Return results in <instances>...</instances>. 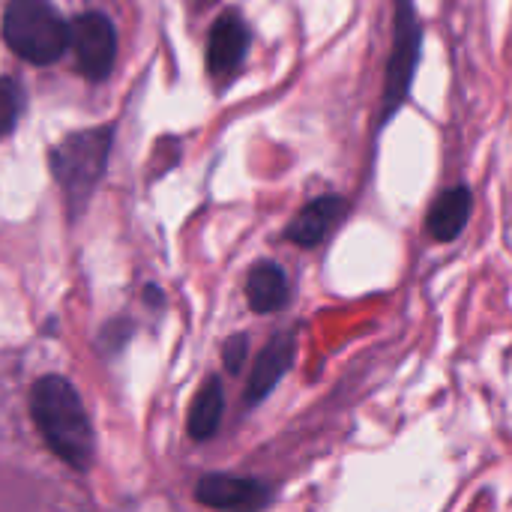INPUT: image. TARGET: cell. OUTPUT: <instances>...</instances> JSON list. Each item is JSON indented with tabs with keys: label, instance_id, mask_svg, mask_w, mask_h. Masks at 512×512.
<instances>
[{
	"label": "cell",
	"instance_id": "cell-1",
	"mask_svg": "<svg viewBox=\"0 0 512 512\" xmlns=\"http://www.w3.org/2000/svg\"><path fill=\"white\" fill-rule=\"evenodd\" d=\"M30 414L48 450L63 465L75 471H87L93 465L96 456L93 426L87 420L78 390L66 378L60 375L39 378L30 393Z\"/></svg>",
	"mask_w": 512,
	"mask_h": 512
},
{
	"label": "cell",
	"instance_id": "cell-2",
	"mask_svg": "<svg viewBox=\"0 0 512 512\" xmlns=\"http://www.w3.org/2000/svg\"><path fill=\"white\" fill-rule=\"evenodd\" d=\"M108 150H111V129L108 126L78 132L51 150V171L63 189V198H66L72 219L84 213L90 195L96 192V183L105 174Z\"/></svg>",
	"mask_w": 512,
	"mask_h": 512
},
{
	"label": "cell",
	"instance_id": "cell-3",
	"mask_svg": "<svg viewBox=\"0 0 512 512\" xmlns=\"http://www.w3.org/2000/svg\"><path fill=\"white\" fill-rule=\"evenodd\" d=\"M3 39L27 63H54L69 45V27L48 0H12L3 12Z\"/></svg>",
	"mask_w": 512,
	"mask_h": 512
},
{
	"label": "cell",
	"instance_id": "cell-4",
	"mask_svg": "<svg viewBox=\"0 0 512 512\" xmlns=\"http://www.w3.org/2000/svg\"><path fill=\"white\" fill-rule=\"evenodd\" d=\"M420 54H423V21L417 15V6L414 0H396L393 51L387 60V75H384V90H381L378 129H384L396 117V111L408 102Z\"/></svg>",
	"mask_w": 512,
	"mask_h": 512
},
{
	"label": "cell",
	"instance_id": "cell-5",
	"mask_svg": "<svg viewBox=\"0 0 512 512\" xmlns=\"http://www.w3.org/2000/svg\"><path fill=\"white\" fill-rule=\"evenodd\" d=\"M69 45L75 51L78 69L99 81L111 72L117 57V36L102 12H84L69 24Z\"/></svg>",
	"mask_w": 512,
	"mask_h": 512
},
{
	"label": "cell",
	"instance_id": "cell-6",
	"mask_svg": "<svg viewBox=\"0 0 512 512\" xmlns=\"http://www.w3.org/2000/svg\"><path fill=\"white\" fill-rule=\"evenodd\" d=\"M195 498L216 512H261L270 504V489L249 477L207 474L198 480Z\"/></svg>",
	"mask_w": 512,
	"mask_h": 512
},
{
	"label": "cell",
	"instance_id": "cell-7",
	"mask_svg": "<svg viewBox=\"0 0 512 512\" xmlns=\"http://www.w3.org/2000/svg\"><path fill=\"white\" fill-rule=\"evenodd\" d=\"M249 54V27L240 12L228 9L216 18L207 36V72L216 81L231 78Z\"/></svg>",
	"mask_w": 512,
	"mask_h": 512
},
{
	"label": "cell",
	"instance_id": "cell-8",
	"mask_svg": "<svg viewBox=\"0 0 512 512\" xmlns=\"http://www.w3.org/2000/svg\"><path fill=\"white\" fill-rule=\"evenodd\" d=\"M345 210H348V204H345V198H339V195L312 198V201L291 219V225L285 228V240H291V243H297V246H303V249H312V246L324 243V240L333 234V228L342 222Z\"/></svg>",
	"mask_w": 512,
	"mask_h": 512
},
{
	"label": "cell",
	"instance_id": "cell-9",
	"mask_svg": "<svg viewBox=\"0 0 512 512\" xmlns=\"http://www.w3.org/2000/svg\"><path fill=\"white\" fill-rule=\"evenodd\" d=\"M294 354H297V339L291 330L285 333H276L267 348L258 354L255 366H252V375H249V384H246V402L255 405L261 399H267L273 393V387L288 375L291 363H294Z\"/></svg>",
	"mask_w": 512,
	"mask_h": 512
},
{
	"label": "cell",
	"instance_id": "cell-10",
	"mask_svg": "<svg viewBox=\"0 0 512 512\" xmlns=\"http://www.w3.org/2000/svg\"><path fill=\"white\" fill-rule=\"evenodd\" d=\"M471 210H474V192H471L465 183L450 186V189H444V192L435 198V204L429 207L426 228H429V234H432L435 240L450 243V240H456V237L465 231V225H468V219H471Z\"/></svg>",
	"mask_w": 512,
	"mask_h": 512
},
{
	"label": "cell",
	"instance_id": "cell-11",
	"mask_svg": "<svg viewBox=\"0 0 512 512\" xmlns=\"http://www.w3.org/2000/svg\"><path fill=\"white\" fill-rule=\"evenodd\" d=\"M291 297V282L288 273L276 264V261H258L249 270L246 279V300L252 306V312L267 315V312H279Z\"/></svg>",
	"mask_w": 512,
	"mask_h": 512
},
{
	"label": "cell",
	"instance_id": "cell-12",
	"mask_svg": "<svg viewBox=\"0 0 512 512\" xmlns=\"http://www.w3.org/2000/svg\"><path fill=\"white\" fill-rule=\"evenodd\" d=\"M222 411H225V393H222V381L219 378H207L201 384V390L195 393L192 405H189V435L195 441H207L216 435L219 423H222Z\"/></svg>",
	"mask_w": 512,
	"mask_h": 512
},
{
	"label": "cell",
	"instance_id": "cell-13",
	"mask_svg": "<svg viewBox=\"0 0 512 512\" xmlns=\"http://www.w3.org/2000/svg\"><path fill=\"white\" fill-rule=\"evenodd\" d=\"M21 111V90L12 78H0V138L12 132Z\"/></svg>",
	"mask_w": 512,
	"mask_h": 512
},
{
	"label": "cell",
	"instance_id": "cell-14",
	"mask_svg": "<svg viewBox=\"0 0 512 512\" xmlns=\"http://www.w3.org/2000/svg\"><path fill=\"white\" fill-rule=\"evenodd\" d=\"M246 354H249V339L246 336H231L225 342V351H222V360H225V369L228 372H240L243 363H246Z\"/></svg>",
	"mask_w": 512,
	"mask_h": 512
},
{
	"label": "cell",
	"instance_id": "cell-15",
	"mask_svg": "<svg viewBox=\"0 0 512 512\" xmlns=\"http://www.w3.org/2000/svg\"><path fill=\"white\" fill-rule=\"evenodd\" d=\"M117 327H120V321H111V324L102 330V336H99V345H102V348H111V351H120V348H123V342H126L129 333H132V327H126L123 333H117Z\"/></svg>",
	"mask_w": 512,
	"mask_h": 512
}]
</instances>
